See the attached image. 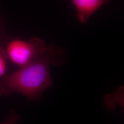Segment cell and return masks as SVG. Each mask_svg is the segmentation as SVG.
Returning a JSON list of instances; mask_svg holds the SVG:
<instances>
[{
    "mask_svg": "<svg viewBox=\"0 0 124 124\" xmlns=\"http://www.w3.org/2000/svg\"><path fill=\"white\" fill-rule=\"evenodd\" d=\"M64 54L61 47L50 45L43 55L31 64L11 74L3 75L0 80V96L18 93L29 100L40 98L53 85L50 65L63 64L65 61Z\"/></svg>",
    "mask_w": 124,
    "mask_h": 124,
    "instance_id": "1",
    "label": "cell"
},
{
    "mask_svg": "<svg viewBox=\"0 0 124 124\" xmlns=\"http://www.w3.org/2000/svg\"><path fill=\"white\" fill-rule=\"evenodd\" d=\"M44 41L33 37L28 40L15 39L8 43L6 53L11 61L19 68L26 66L46 52Z\"/></svg>",
    "mask_w": 124,
    "mask_h": 124,
    "instance_id": "2",
    "label": "cell"
},
{
    "mask_svg": "<svg viewBox=\"0 0 124 124\" xmlns=\"http://www.w3.org/2000/svg\"><path fill=\"white\" fill-rule=\"evenodd\" d=\"M111 0H70L77 11L80 22L86 23L89 18L97 10Z\"/></svg>",
    "mask_w": 124,
    "mask_h": 124,
    "instance_id": "3",
    "label": "cell"
},
{
    "mask_svg": "<svg viewBox=\"0 0 124 124\" xmlns=\"http://www.w3.org/2000/svg\"><path fill=\"white\" fill-rule=\"evenodd\" d=\"M8 57L6 51L0 46V77L5 75L7 70V61Z\"/></svg>",
    "mask_w": 124,
    "mask_h": 124,
    "instance_id": "4",
    "label": "cell"
}]
</instances>
